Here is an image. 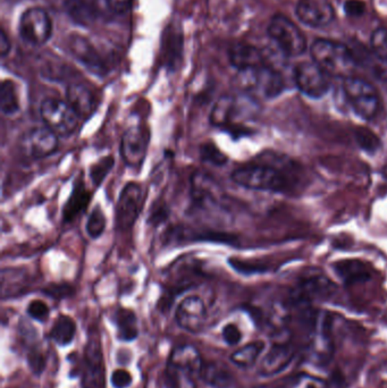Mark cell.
<instances>
[{
  "instance_id": "1",
  "label": "cell",
  "mask_w": 387,
  "mask_h": 388,
  "mask_svg": "<svg viewBox=\"0 0 387 388\" xmlns=\"http://www.w3.org/2000/svg\"><path fill=\"white\" fill-rule=\"evenodd\" d=\"M293 167L275 164L265 159L235 169L231 178L244 189L266 192H286L293 185Z\"/></svg>"
},
{
  "instance_id": "2",
  "label": "cell",
  "mask_w": 387,
  "mask_h": 388,
  "mask_svg": "<svg viewBox=\"0 0 387 388\" xmlns=\"http://www.w3.org/2000/svg\"><path fill=\"white\" fill-rule=\"evenodd\" d=\"M256 101L250 96H224L217 100L210 112L212 126L228 132L234 137H244L251 132L249 124L258 112Z\"/></svg>"
},
{
  "instance_id": "3",
  "label": "cell",
  "mask_w": 387,
  "mask_h": 388,
  "mask_svg": "<svg viewBox=\"0 0 387 388\" xmlns=\"http://www.w3.org/2000/svg\"><path fill=\"white\" fill-rule=\"evenodd\" d=\"M237 85L253 99H273L284 91L285 81L278 69L268 65L239 71Z\"/></svg>"
},
{
  "instance_id": "4",
  "label": "cell",
  "mask_w": 387,
  "mask_h": 388,
  "mask_svg": "<svg viewBox=\"0 0 387 388\" xmlns=\"http://www.w3.org/2000/svg\"><path fill=\"white\" fill-rule=\"evenodd\" d=\"M313 62L331 76H350L356 67L351 49L336 41L318 39L311 46Z\"/></svg>"
},
{
  "instance_id": "5",
  "label": "cell",
  "mask_w": 387,
  "mask_h": 388,
  "mask_svg": "<svg viewBox=\"0 0 387 388\" xmlns=\"http://www.w3.org/2000/svg\"><path fill=\"white\" fill-rule=\"evenodd\" d=\"M343 94L354 114L365 121H372L381 110V96L372 83L347 76L343 81Z\"/></svg>"
},
{
  "instance_id": "6",
  "label": "cell",
  "mask_w": 387,
  "mask_h": 388,
  "mask_svg": "<svg viewBox=\"0 0 387 388\" xmlns=\"http://www.w3.org/2000/svg\"><path fill=\"white\" fill-rule=\"evenodd\" d=\"M40 116L46 128L58 137H69L78 128V117L74 109L64 100L48 98L40 105Z\"/></svg>"
},
{
  "instance_id": "7",
  "label": "cell",
  "mask_w": 387,
  "mask_h": 388,
  "mask_svg": "<svg viewBox=\"0 0 387 388\" xmlns=\"http://www.w3.org/2000/svg\"><path fill=\"white\" fill-rule=\"evenodd\" d=\"M268 35L286 57L300 56L306 51V37L297 25L284 15L278 14L270 19Z\"/></svg>"
},
{
  "instance_id": "8",
  "label": "cell",
  "mask_w": 387,
  "mask_h": 388,
  "mask_svg": "<svg viewBox=\"0 0 387 388\" xmlns=\"http://www.w3.org/2000/svg\"><path fill=\"white\" fill-rule=\"evenodd\" d=\"M144 199V189L140 184L131 182L123 187L116 205L115 223L117 230L121 232L131 230L140 214Z\"/></svg>"
},
{
  "instance_id": "9",
  "label": "cell",
  "mask_w": 387,
  "mask_h": 388,
  "mask_svg": "<svg viewBox=\"0 0 387 388\" xmlns=\"http://www.w3.org/2000/svg\"><path fill=\"white\" fill-rule=\"evenodd\" d=\"M82 388H105L106 370L99 334L94 332L87 339L83 357Z\"/></svg>"
},
{
  "instance_id": "10",
  "label": "cell",
  "mask_w": 387,
  "mask_h": 388,
  "mask_svg": "<svg viewBox=\"0 0 387 388\" xmlns=\"http://www.w3.org/2000/svg\"><path fill=\"white\" fill-rule=\"evenodd\" d=\"M329 76L315 62H300L294 69V82L303 94L312 99H319L331 89Z\"/></svg>"
},
{
  "instance_id": "11",
  "label": "cell",
  "mask_w": 387,
  "mask_h": 388,
  "mask_svg": "<svg viewBox=\"0 0 387 388\" xmlns=\"http://www.w3.org/2000/svg\"><path fill=\"white\" fill-rule=\"evenodd\" d=\"M150 134L146 126L135 124L128 126L123 134L119 151L126 165L132 168L144 164L149 146Z\"/></svg>"
},
{
  "instance_id": "12",
  "label": "cell",
  "mask_w": 387,
  "mask_h": 388,
  "mask_svg": "<svg viewBox=\"0 0 387 388\" xmlns=\"http://www.w3.org/2000/svg\"><path fill=\"white\" fill-rule=\"evenodd\" d=\"M53 32V24L47 12L41 8H30L19 21V33L23 40L32 46L46 44Z\"/></svg>"
},
{
  "instance_id": "13",
  "label": "cell",
  "mask_w": 387,
  "mask_h": 388,
  "mask_svg": "<svg viewBox=\"0 0 387 388\" xmlns=\"http://www.w3.org/2000/svg\"><path fill=\"white\" fill-rule=\"evenodd\" d=\"M58 135L48 128H32L21 141V149L32 159L47 158L58 149Z\"/></svg>"
},
{
  "instance_id": "14",
  "label": "cell",
  "mask_w": 387,
  "mask_h": 388,
  "mask_svg": "<svg viewBox=\"0 0 387 388\" xmlns=\"http://www.w3.org/2000/svg\"><path fill=\"white\" fill-rule=\"evenodd\" d=\"M191 199L194 207L200 210H212L219 207L221 192L218 184L210 175L197 171L191 178Z\"/></svg>"
},
{
  "instance_id": "15",
  "label": "cell",
  "mask_w": 387,
  "mask_h": 388,
  "mask_svg": "<svg viewBox=\"0 0 387 388\" xmlns=\"http://www.w3.org/2000/svg\"><path fill=\"white\" fill-rule=\"evenodd\" d=\"M175 319L178 326L187 332L192 334L203 332L207 319L206 305L203 298L196 295L185 298L176 307Z\"/></svg>"
},
{
  "instance_id": "16",
  "label": "cell",
  "mask_w": 387,
  "mask_h": 388,
  "mask_svg": "<svg viewBox=\"0 0 387 388\" xmlns=\"http://www.w3.org/2000/svg\"><path fill=\"white\" fill-rule=\"evenodd\" d=\"M336 291L334 282L328 280L324 275L311 273L303 277L294 291L293 298L295 302L301 305H309L317 300L331 298Z\"/></svg>"
},
{
  "instance_id": "17",
  "label": "cell",
  "mask_w": 387,
  "mask_h": 388,
  "mask_svg": "<svg viewBox=\"0 0 387 388\" xmlns=\"http://www.w3.org/2000/svg\"><path fill=\"white\" fill-rule=\"evenodd\" d=\"M298 19L310 28H324L333 22L334 8L328 0H299L295 7Z\"/></svg>"
},
{
  "instance_id": "18",
  "label": "cell",
  "mask_w": 387,
  "mask_h": 388,
  "mask_svg": "<svg viewBox=\"0 0 387 388\" xmlns=\"http://www.w3.org/2000/svg\"><path fill=\"white\" fill-rule=\"evenodd\" d=\"M294 350L286 341L275 343L269 348L260 362L259 373L261 376L272 377L286 369L293 360Z\"/></svg>"
},
{
  "instance_id": "19",
  "label": "cell",
  "mask_w": 387,
  "mask_h": 388,
  "mask_svg": "<svg viewBox=\"0 0 387 388\" xmlns=\"http://www.w3.org/2000/svg\"><path fill=\"white\" fill-rule=\"evenodd\" d=\"M66 101L74 109L80 119H87L97 109V98L85 84H71L66 90Z\"/></svg>"
},
{
  "instance_id": "20",
  "label": "cell",
  "mask_w": 387,
  "mask_h": 388,
  "mask_svg": "<svg viewBox=\"0 0 387 388\" xmlns=\"http://www.w3.org/2000/svg\"><path fill=\"white\" fill-rule=\"evenodd\" d=\"M228 57H230L232 65L239 71L256 69L259 66L266 65L264 51L251 44H234L230 49Z\"/></svg>"
},
{
  "instance_id": "21",
  "label": "cell",
  "mask_w": 387,
  "mask_h": 388,
  "mask_svg": "<svg viewBox=\"0 0 387 388\" xmlns=\"http://www.w3.org/2000/svg\"><path fill=\"white\" fill-rule=\"evenodd\" d=\"M172 273H174V276L172 275L169 278L173 285L171 292L176 293V295L194 287L198 284V280L203 277V269L194 261H181V264L172 268Z\"/></svg>"
},
{
  "instance_id": "22",
  "label": "cell",
  "mask_w": 387,
  "mask_h": 388,
  "mask_svg": "<svg viewBox=\"0 0 387 388\" xmlns=\"http://www.w3.org/2000/svg\"><path fill=\"white\" fill-rule=\"evenodd\" d=\"M69 48L73 55L90 71L97 74H101L105 71V64L101 60V57L98 55L97 50L94 49L92 44H90L87 39L74 35L69 41Z\"/></svg>"
},
{
  "instance_id": "23",
  "label": "cell",
  "mask_w": 387,
  "mask_h": 388,
  "mask_svg": "<svg viewBox=\"0 0 387 388\" xmlns=\"http://www.w3.org/2000/svg\"><path fill=\"white\" fill-rule=\"evenodd\" d=\"M162 40L164 64L169 69H175L180 65L183 53V35L181 30L174 25H169Z\"/></svg>"
},
{
  "instance_id": "24",
  "label": "cell",
  "mask_w": 387,
  "mask_h": 388,
  "mask_svg": "<svg viewBox=\"0 0 387 388\" xmlns=\"http://www.w3.org/2000/svg\"><path fill=\"white\" fill-rule=\"evenodd\" d=\"M91 194L85 187L83 178H78L74 183L72 193L66 205L62 208V221L64 223H72L78 214L85 212L89 202H90Z\"/></svg>"
},
{
  "instance_id": "25",
  "label": "cell",
  "mask_w": 387,
  "mask_h": 388,
  "mask_svg": "<svg viewBox=\"0 0 387 388\" xmlns=\"http://www.w3.org/2000/svg\"><path fill=\"white\" fill-rule=\"evenodd\" d=\"M200 378L212 388H231L234 385V377L222 362L203 364Z\"/></svg>"
},
{
  "instance_id": "26",
  "label": "cell",
  "mask_w": 387,
  "mask_h": 388,
  "mask_svg": "<svg viewBox=\"0 0 387 388\" xmlns=\"http://www.w3.org/2000/svg\"><path fill=\"white\" fill-rule=\"evenodd\" d=\"M169 364L190 370L192 373H197L198 376L201 375L203 366L199 351L192 345H181L174 348L169 357Z\"/></svg>"
},
{
  "instance_id": "27",
  "label": "cell",
  "mask_w": 387,
  "mask_h": 388,
  "mask_svg": "<svg viewBox=\"0 0 387 388\" xmlns=\"http://www.w3.org/2000/svg\"><path fill=\"white\" fill-rule=\"evenodd\" d=\"M197 373L167 364L165 373L166 388H197Z\"/></svg>"
},
{
  "instance_id": "28",
  "label": "cell",
  "mask_w": 387,
  "mask_h": 388,
  "mask_svg": "<svg viewBox=\"0 0 387 388\" xmlns=\"http://www.w3.org/2000/svg\"><path fill=\"white\" fill-rule=\"evenodd\" d=\"M265 350V343L261 341H252L239 348L231 355V361L235 366L249 368L256 364L260 354Z\"/></svg>"
},
{
  "instance_id": "29",
  "label": "cell",
  "mask_w": 387,
  "mask_h": 388,
  "mask_svg": "<svg viewBox=\"0 0 387 388\" xmlns=\"http://www.w3.org/2000/svg\"><path fill=\"white\" fill-rule=\"evenodd\" d=\"M76 326L74 320L69 316H60L50 330V339L60 346L71 344L74 339Z\"/></svg>"
},
{
  "instance_id": "30",
  "label": "cell",
  "mask_w": 387,
  "mask_h": 388,
  "mask_svg": "<svg viewBox=\"0 0 387 388\" xmlns=\"http://www.w3.org/2000/svg\"><path fill=\"white\" fill-rule=\"evenodd\" d=\"M116 323L119 330V339L130 341L137 337V319L135 312L128 309H119L116 312Z\"/></svg>"
},
{
  "instance_id": "31",
  "label": "cell",
  "mask_w": 387,
  "mask_h": 388,
  "mask_svg": "<svg viewBox=\"0 0 387 388\" xmlns=\"http://www.w3.org/2000/svg\"><path fill=\"white\" fill-rule=\"evenodd\" d=\"M0 109L3 115H15L19 112V98L16 84L5 80L0 87Z\"/></svg>"
},
{
  "instance_id": "32",
  "label": "cell",
  "mask_w": 387,
  "mask_h": 388,
  "mask_svg": "<svg viewBox=\"0 0 387 388\" xmlns=\"http://www.w3.org/2000/svg\"><path fill=\"white\" fill-rule=\"evenodd\" d=\"M65 6L71 19L78 24L89 25L96 17L94 7L85 0H67Z\"/></svg>"
},
{
  "instance_id": "33",
  "label": "cell",
  "mask_w": 387,
  "mask_h": 388,
  "mask_svg": "<svg viewBox=\"0 0 387 388\" xmlns=\"http://www.w3.org/2000/svg\"><path fill=\"white\" fill-rule=\"evenodd\" d=\"M335 269H336L340 277H342L347 282L368 280V269L360 261L353 260L340 262L337 264V267H335Z\"/></svg>"
},
{
  "instance_id": "34",
  "label": "cell",
  "mask_w": 387,
  "mask_h": 388,
  "mask_svg": "<svg viewBox=\"0 0 387 388\" xmlns=\"http://www.w3.org/2000/svg\"><path fill=\"white\" fill-rule=\"evenodd\" d=\"M106 216L103 214V209L100 208L99 205L94 207L85 225L87 235L92 239H98L106 230Z\"/></svg>"
},
{
  "instance_id": "35",
  "label": "cell",
  "mask_w": 387,
  "mask_h": 388,
  "mask_svg": "<svg viewBox=\"0 0 387 388\" xmlns=\"http://www.w3.org/2000/svg\"><path fill=\"white\" fill-rule=\"evenodd\" d=\"M284 388H328V382L309 373H299L287 379Z\"/></svg>"
},
{
  "instance_id": "36",
  "label": "cell",
  "mask_w": 387,
  "mask_h": 388,
  "mask_svg": "<svg viewBox=\"0 0 387 388\" xmlns=\"http://www.w3.org/2000/svg\"><path fill=\"white\" fill-rule=\"evenodd\" d=\"M115 164V159L112 155H106L100 159L99 162H96L90 168V178L94 187H100L107 175L112 171Z\"/></svg>"
},
{
  "instance_id": "37",
  "label": "cell",
  "mask_w": 387,
  "mask_h": 388,
  "mask_svg": "<svg viewBox=\"0 0 387 388\" xmlns=\"http://www.w3.org/2000/svg\"><path fill=\"white\" fill-rule=\"evenodd\" d=\"M200 158L203 162L214 166H223L227 162V157L216 146L215 143L206 142L200 146Z\"/></svg>"
},
{
  "instance_id": "38",
  "label": "cell",
  "mask_w": 387,
  "mask_h": 388,
  "mask_svg": "<svg viewBox=\"0 0 387 388\" xmlns=\"http://www.w3.org/2000/svg\"><path fill=\"white\" fill-rule=\"evenodd\" d=\"M372 53L376 58L387 60V28L375 30L370 39Z\"/></svg>"
},
{
  "instance_id": "39",
  "label": "cell",
  "mask_w": 387,
  "mask_h": 388,
  "mask_svg": "<svg viewBox=\"0 0 387 388\" xmlns=\"http://www.w3.org/2000/svg\"><path fill=\"white\" fill-rule=\"evenodd\" d=\"M49 307L41 300H35L30 302L28 305V314L32 319L37 320L40 323H44L49 317Z\"/></svg>"
},
{
  "instance_id": "40",
  "label": "cell",
  "mask_w": 387,
  "mask_h": 388,
  "mask_svg": "<svg viewBox=\"0 0 387 388\" xmlns=\"http://www.w3.org/2000/svg\"><path fill=\"white\" fill-rule=\"evenodd\" d=\"M223 339L227 345H237L242 339V332L234 323H228L224 327L222 332Z\"/></svg>"
},
{
  "instance_id": "41",
  "label": "cell",
  "mask_w": 387,
  "mask_h": 388,
  "mask_svg": "<svg viewBox=\"0 0 387 388\" xmlns=\"http://www.w3.org/2000/svg\"><path fill=\"white\" fill-rule=\"evenodd\" d=\"M366 3L362 0H347L344 3V12L350 17H360L366 12Z\"/></svg>"
},
{
  "instance_id": "42",
  "label": "cell",
  "mask_w": 387,
  "mask_h": 388,
  "mask_svg": "<svg viewBox=\"0 0 387 388\" xmlns=\"http://www.w3.org/2000/svg\"><path fill=\"white\" fill-rule=\"evenodd\" d=\"M132 375L124 369L115 370L112 375V384L115 388H126L132 384Z\"/></svg>"
},
{
  "instance_id": "43",
  "label": "cell",
  "mask_w": 387,
  "mask_h": 388,
  "mask_svg": "<svg viewBox=\"0 0 387 388\" xmlns=\"http://www.w3.org/2000/svg\"><path fill=\"white\" fill-rule=\"evenodd\" d=\"M28 366L31 368L32 371L35 375H41L46 366V360H44V355L39 351H32L28 354Z\"/></svg>"
},
{
  "instance_id": "44",
  "label": "cell",
  "mask_w": 387,
  "mask_h": 388,
  "mask_svg": "<svg viewBox=\"0 0 387 388\" xmlns=\"http://www.w3.org/2000/svg\"><path fill=\"white\" fill-rule=\"evenodd\" d=\"M44 293L49 295L53 298H69L73 294V289L69 285H53L48 286L47 289H44Z\"/></svg>"
},
{
  "instance_id": "45",
  "label": "cell",
  "mask_w": 387,
  "mask_h": 388,
  "mask_svg": "<svg viewBox=\"0 0 387 388\" xmlns=\"http://www.w3.org/2000/svg\"><path fill=\"white\" fill-rule=\"evenodd\" d=\"M169 210L166 205H158L155 208V210H151V212H150L149 223L157 226L162 221H165L169 217Z\"/></svg>"
},
{
  "instance_id": "46",
  "label": "cell",
  "mask_w": 387,
  "mask_h": 388,
  "mask_svg": "<svg viewBox=\"0 0 387 388\" xmlns=\"http://www.w3.org/2000/svg\"><path fill=\"white\" fill-rule=\"evenodd\" d=\"M108 6L116 14H125L131 8L132 0H107Z\"/></svg>"
},
{
  "instance_id": "47",
  "label": "cell",
  "mask_w": 387,
  "mask_h": 388,
  "mask_svg": "<svg viewBox=\"0 0 387 388\" xmlns=\"http://www.w3.org/2000/svg\"><path fill=\"white\" fill-rule=\"evenodd\" d=\"M10 40H8L6 33L3 31L0 32V53H1V56H6L8 51H10Z\"/></svg>"
}]
</instances>
